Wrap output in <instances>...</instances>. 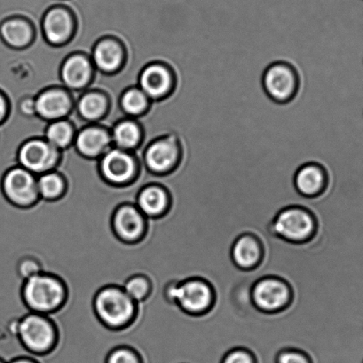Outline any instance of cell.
<instances>
[{"label": "cell", "mask_w": 363, "mask_h": 363, "mask_svg": "<svg viewBox=\"0 0 363 363\" xmlns=\"http://www.w3.org/2000/svg\"><path fill=\"white\" fill-rule=\"evenodd\" d=\"M326 172L316 164H308L298 169L294 178L296 189L306 197L318 196L325 189Z\"/></svg>", "instance_id": "cell-22"}, {"label": "cell", "mask_w": 363, "mask_h": 363, "mask_svg": "<svg viewBox=\"0 0 363 363\" xmlns=\"http://www.w3.org/2000/svg\"><path fill=\"white\" fill-rule=\"evenodd\" d=\"M140 88L152 101L162 100L174 90V73L164 63L155 62L147 65L139 76Z\"/></svg>", "instance_id": "cell-14"}, {"label": "cell", "mask_w": 363, "mask_h": 363, "mask_svg": "<svg viewBox=\"0 0 363 363\" xmlns=\"http://www.w3.org/2000/svg\"><path fill=\"white\" fill-rule=\"evenodd\" d=\"M0 363H4V362H3L2 361H0Z\"/></svg>", "instance_id": "cell-40"}, {"label": "cell", "mask_w": 363, "mask_h": 363, "mask_svg": "<svg viewBox=\"0 0 363 363\" xmlns=\"http://www.w3.org/2000/svg\"><path fill=\"white\" fill-rule=\"evenodd\" d=\"M88 55L74 54L63 62L61 79L63 86L70 90H80L93 79V68Z\"/></svg>", "instance_id": "cell-16"}, {"label": "cell", "mask_w": 363, "mask_h": 363, "mask_svg": "<svg viewBox=\"0 0 363 363\" xmlns=\"http://www.w3.org/2000/svg\"><path fill=\"white\" fill-rule=\"evenodd\" d=\"M40 199L45 201H56L65 195L66 182L58 172H48L41 175L37 181Z\"/></svg>", "instance_id": "cell-25"}, {"label": "cell", "mask_w": 363, "mask_h": 363, "mask_svg": "<svg viewBox=\"0 0 363 363\" xmlns=\"http://www.w3.org/2000/svg\"><path fill=\"white\" fill-rule=\"evenodd\" d=\"M22 298L30 312L49 315L65 304L67 289L60 278L43 272L24 281Z\"/></svg>", "instance_id": "cell-1"}, {"label": "cell", "mask_w": 363, "mask_h": 363, "mask_svg": "<svg viewBox=\"0 0 363 363\" xmlns=\"http://www.w3.org/2000/svg\"><path fill=\"white\" fill-rule=\"evenodd\" d=\"M17 337L27 352L45 354L55 348L58 333L48 315L30 312L19 320Z\"/></svg>", "instance_id": "cell-4"}, {"label": "cell", "mask_w": 363, "mask_h": 363, "mask_svg": "<svg viewBox=\"0 0 363 363\" xmlns=\"http://www.w3.org/2000/svg\"><path fill=\"white\" fill-rule=\"evenodd\" d=\"M315 228L313 215L299 207H290L280 211L273 222L274 234L294 244L309 241Z\"/></svg>", "instance_id": "cell-5"}, {"label": "cell", "mask_w": 363, "mask_h": 363, "mask_svg": "<svg viewBox=\"0 0 363 363\" xmlns=\"http://www.w3.org/2000/svg\"><path fill=\"white\" fill-rule=\"evenodd\" d=\"M59 158L57 149L41 139L28 140L18 152L19 165L31 174H42L55 168Z\"/></svg>", "instance_id": "cell-11"}, {"label": "cell", "mask_w": 363, "mask_h": 363, "mask_svg": "<svg viewBox=\"0 0 363 363\" xmlns=\"http://www.w3.org/2000/svg\"><path fill=\"white\" fill-rule=\"evenodd\" d=\"M74 136V126L72 123L59 120L49 125L45 137L48 143L55 149L65 150L70 146Z\"/></svg>", "instance_id": "cell-26"}, {"label": "cell", "mask_w": 363, "mask_h": 363, "mask_svg": "<svg viewBox=\"0 0 363 363\" xmlns=\"http://www.w3.org/2000/svg\"><path fill=\"white\" fill-rule=\"evenodd\" d=\"M108 111V98L99 91H89L77 102V113L86 121L100 120Z\"/></svg>", "instance_id": "cell-23"}, {"label": "cell", "mask_w": 363, "mask_h": 363, "mask_svg": "<svg viewBox=\"0 0 363 363\" xmlns=\"http://www.w3.org/2000/svg\"><path fill=\"white\" fill-rule=\"evenodd\" d=\"M2 190L6 199L20 208L33 206L40 199L36 178L23 167L6 172L2 179Z\"/></svg>", "instance_id": "cell-6"}, {"label": "cell", "mask_w": 363, "mask_h": 363, "mask_svg": "<svg viewBox=\"0 0 363 363\" xmlns=\"http://www.w3.org/2000/svg\"><path fill=\"white\" fill-rule=\"evenodd\" d=\"M35 98L34 95H28L21 100L19 108L21 112L23 115L27 116H36V106H35Z\"/></svg>", "instance_id": "cell-35"}, {"label": "cell", "mask_w": 363, "mask_h": 363, "mask_svg": "<svg viewBox=\"0 0 363 363\" xmlns=\"http://www.w3.org/2000/svg\"><path fill=\"white\" fill-rule=\"evenodd\" d=\"M164 298L168 304L177 306L182 311L199 315L211 308L214 294L213 288L206 281L193 278L182 283L167 284Z\"/></svg>", "instance_id": "cell-3"}, {"label": "cell", "mask_w": 363, "mask_h": 363, "mask_svg": "<svg viewBox=\"0 0 363 363\" xmlns=\"http://www.w3.org/2000/svg\"><path fill=\"white\" fill-rule=\"evenodd\" d=\"M75 28V17L65 6H51L42 19V31L45 40L52 45H62L69 42Z\"/></svg>", "instance_id": "cell-13"}, {"label": "cell", "mask_w": 363, "mask_h": 363, "mask_svg": "<svg viewBox=\"0 0 363 363\" xmlns=\"http://www.w3.org/2000/svg\"><path fill=\"white\" fill-rule=\"evenodd\" d=\"M152 363H155V362H152Z\"/></svg>", "instance_id": "cell-39"}, {"label": "cell", "mask_w": 363, "mask_h": 363, "mask_svg": "<svg viewBox=\"0 0 363 363\" xmlns=\"http://www.w3.org/2000/svg\"><path fill=\"white\" fill-rule=\"evenodd\" d=\"M95 210H96L98 213H104V211H114L116 210V207L114 206H112V204H100V206H94ZM84 216H86L88 218H93L95 215H97L98 213H95V211L93 209V208H90V209H88L86 211H83L82 213ZM80 216V215H79ZM82 217V216H81ZM80 217V218H81ZM83 220L84 221H86L88 224H89V220H87L86 218H84L82 217ZM77 229H74L73 228H67L66 231L65 233V235H63V238L61 242L62 249L65 247V246L68 244V242L72 240V238H75V235L77 234ZM80 231V230H79ZM82 232V231H81Z\"/></svg>", "instance_id": "cell-31"}, {"label": "cell", "mask_w": 363, "mask_h": 363, "mask_svg": "<svg viewBox=\"0 0 363 363\" xmlns=\"http://www.w3.org/2000/svg\"><path fill=\"white\" fill-rule=\"evenodd\" d=\"M149 106V98L138 88L125 90L120 98V107L125 114L139 116L146 112Z\"/></svg>", "instance_id": "cell-27"}, {"label": "cell", "mask_w": 363, "mask_h": 363, "mask_svg": "<svg viewBox=\"0 0 363 363\" xmlns=\"http://www.w3.org/2000/svg\"><path fill=\"white\" fill-rule=\"evenodd\" d=\"M170 203V196L163 186L150 184L140 190L135 206L147 218H156L167 213Z\"/></svg>", "instance_id": "cell-18"}, {"label": "cell", "mask_w": 363, "mask_h": 363, "mask_svg": "<svg viewBox=\"0 0 363 363\" xmlns=\"http://www.w3.org/2000/svg\"><path fill=\"white\" fill-rule=\"evenodd\" d=\"M106 363H142V359L133 349L121 347L109 352Z\"/></svg>", "instance_id": "cell-30"}, {"label": "cell", "mask_w": 363, "mask_h": 363, "mask_svg": "<svg viewBox=\"0 0 363 363\" xmlns=\"http://www.w3.org/2000/svg\"><path fill=\"white\" fill-rule=\"evenodd\" d=\"M45 13L41 11H38V10H34V11L30 12L29 15H28L27 18L30 21H33L34 18H36V17H40V18L43 19ZM69 41H72L74 44H75L77 48V52H83V44L82 41L80 40V38L77 36H73L72 38H70ZM68 43V42H67Z\"/></svg>", "instance_id": "cell-36"}, {"label": "cell", "mask_w": 363, "mask_h": 363, "mask_svg": "<svg viewBox=\"0 0 363 363\" xmlns=\"http://www.w3.org/2000/svg\"><path fill=\"white\" fill-rule=\"evenodd\" d=\"M93 305L102 325L114 330L129 326L137 313V303L119 286L101 289L95 295Z\"/></svg>", "instance_id": "cell-2"}, {"label": "cell", "mask_w": 363, "mask_h": 363, "mask_svg": "<svg viewBox=\"0 0 363 363\" xmlns=\"http://www.w3.org/2000/svg\"><path fill=\"white\" fill-rule=\"evenodd\" d=\"M111 143L107 130L100 126H86L77 135L75 147L81 156L97 158L107 150Z\"/></svg>", "instance_id": "cell-20"}, {"label": "cell", "mask_w": 363, "mask_h": 363, "mask_svg": "<svg viewBox=\"0 0 363 363\" xmlns=\"http://www.w3.org/2000/svg\"><path fill=\"white\" fill-rule=\"evenodd\" d=\"M262 245L252 235L240 236L233 245L231 257L233 262L240 269L251 270L262 259Z\"/></svg>", "instance_id": "cell-21"}, {"label": "cell", "mask_w": 363, "mask_h": 363, "mask_svg": "<svg viewBox=\"0 0 363 363\" xmlns=\"http://www.w3.org/2000/svg\"><path fill=\"white\" fill-rule=\"evenodd\" d=\"M221 363H256L253 355L245 349H235L225 354Z\"/></svg>", "instance_id": "cell-33"}, {"label": "cell", "mask_w": 363, "mask_h": 363, "mask_svg": "<svg viewBox=\"0 0 363 363\" xmlns=\"http://www.w3.org/2000/svg\"><path fill=\"white\" fill-rule=\"evenodd\" d=\"M111 228L120 241L125 244H135L145 235L147 218L135 204H121L113 211Z\"/></svg>", "instance_id": "cell-9"}, {"label": "cell", "mask_w": 363, "mask_h": 363, "mask_svg": "<svg viewBox=\"0 0 363 363\" xmlns=\"http://www.w3.org/2000/svg\"><path fill=\"white\" fill-rule=\"evenodd\" d=\"M41 273H43V269H42L40 263L33 257H24L17 264V274L23 281Z\"/></svg>", "instance_id": "cell-29"}, {"label": "cell", "mask_w": 363, "mask_h": 363, "mask_svg": "<svg viewBox=\"0 0 363 363\" xmlns=\"http://www.w3.org/2000/svg\"><path fill=\"white\" fill-rule=\"evenodd\" d=\"M9 104L8 98L0 91V125L8 118Z\"/></svg>", "instance_id": "cell-37"}, {"label": "cell", "mask_w": 363, "mask_h": 363, "mask_svg": "<svg viewBox=\"0 0 363 363\" xmlns=\"http://www.w3.org/2000/svg\"><path fill=\"white\" fill-rule=\"evenodd\" d=\"M113 140L116 145L121 150H132L139 146L142 142V129L131 120H123L113 126Z\"/></svg>", "instance_id": "cell-24"}, {"label": "cell", "mask_w": 363, "mask_h": 363, "mask_svg": "<svg viewBox=\"0 0 363 363\" xmlns=\"http://www.w3.org/2000/svg\"><path fill=\"white\" fill-rule=\"evenodd\" d=\"M253 304L259 311L271 313L281 311L290 304L291 288L277 277H266L257 281L252 290Z\"/></svg>", "instance_id": "cell-8"}, {"label": "cell", "mask_w": 363, "mask_h": 363, "mask_svg": "<svg viewBox=\"0 0 363 363\" xmlns=\"http://www.w3.org/2000/svg\"><path fill=\"white\" fill-rule=\"evenodd\" d=\"M15 60H17V61H18L19 63V51H9L4 52V54L0 55V65H3V63L8 61H15ZM31 68H33L35 70H36L38 75H40L42 77V79L45 80V84H47L48 86V88L45 90H48V88L54 87V77H52L50 75V74H49L47 72V70L42 68V67L40 65H38V62L35 61V60H33V65H31Z\"/></svg>", "instance_id": "cell-32"}, {"label": "cell", "mask_w": 363, "mask_h": 363, "mask_svg": "<svg viewBox=\"0 0 363 363\" xmlns=\"http://www.w3.org/2000/svg\"><path fill=\"white\" fill-rule=\"evenodd\" d=\"M125 50L119 41L104 38L98 41L91 52V59L101 73H114L121 68L125 60Z\"/></svg>", "instance_id": "cell-19"}, {"label": "cell", "mask_w": 363, "mask_h": 363, "mask_svg": "<svg viewBox=\"0 0 363 363\" xmlns=\"http://www.w3.org/2000/svg\"><path fill=\"white\" fill-rule=\"evenodd\" d=\"M99 169L104 181L112 186H126L135 179V157L121 150H111L106 153L99 163Z\"/></svg>", "instance_id": "cell-12"}, {"label": "cell", "mask_w": 363, "mask_h": 363, "mask_svg": "<svg viewBox=\"0 0 363 363\" xmlns=\"http://www.w3.org/2000/svg\"><path fill=\"white\" fill-rule=\"evenodd\" d=\"M122 289L133 301L138 304L149 298L151 292V283L149 278L142 276V274H136V276L128 278Z\"/></svg>", "instance_id": "cell-28"}, {"label": "cell", "mask_w": 363, "mask_h": 363, "mask_svg": "<svg viewBox=\"0 0 363 363\" xmlns=\"http://www.w3.org/2000/svg\"><path fill=\"white\" fill-rule=\"evenodd\" d=\"M0 38L6 45L13 49L28 47L34 38V28L29 19L12 16L0 23Z\"/></svg>", "instance_id": "cell-17"}, {"label": "cell", "mask_w": 363, "mask_h": 363, "mask_svg": "<svg viewBox=\"0 0 363 363\" xmlns=\"http://www.w3.org/2000/svg\"><path fill=\"white\" fill-rule=\"evenodd\" d=\"M143 155L144 163L154 174L163 175L174 170L181 160L182 149L174 135L154 140Z\"/></svg>", "instance_id": "cell-7"}, {"label": "cell", "mask_w": 363, "mask_h": 363, "mask_svg": "<svg viewBox=\"0 0 363 363\" xmlns=\"http://www.w3.org/2000/svg\"><path fill=\"white\" fill-rule=\"evenodd\" d=\"M277 363H311L308 356L296 350H285L277 356Z\"/></svg>", "instance_id": "cell-34"}, {"label": "cell", "mask_w": 363, "mask_h": 363, "mask_svg": "<svg viewBox=\"0 0 363 363\" xmlns=\"http://www.w3.org/2000/svg\"><path fill=\"white\" fill-rule=\"evenodd\" d=\"M36 115L45 121L61 120L72 113V99L62 88H52L42 91L35 98Z\"/></svg>", "instance_id": "cell-15"}, {"label": "cell", "mask_w": 363, "mask_h": 363, "mask_svg": "<svg viewBox=\"0 0 363 363\" xmlns=\"http://www.w3.org/2000/svg\"><path fill=\"white\" fill-rule=\"evenodd\" d=\"M298 75L290 65L277 62L266 69L263 87L274 101L286 102L294 98L298 89Z\"/></svg>", "instance_id": "cell-10"}, {"label": "cell", "mask_w": 363, "mask_h": 363, "mask_svg": "<svg viewBox=\"0 0 363 363\" xmlns=\"http://www.w3.org/2000/svg\"><path fill=\"white\" fill-rule=\"evenodd\" d=\"M10 363H36V362H35L33 361V359H31L30 358L22 357V358L13 359V361Z\"/></svg>", "instance_id": "cell-38"}]
</instances>
